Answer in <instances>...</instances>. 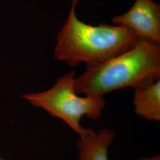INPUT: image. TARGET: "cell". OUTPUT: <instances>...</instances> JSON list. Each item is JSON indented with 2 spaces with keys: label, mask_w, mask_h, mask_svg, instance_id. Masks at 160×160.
Here are the masks:
<instances>
[{
  "label": "cell",
  "mask_w": 160,
  "mask_h": 160,
  "mask_svg": "<svg viewBox=\"0 0 160 160\" xmlns=\"http://www.w3.org/2000/svg\"><path fill=\"white\" fill-rule=\"evenodd\" d=\"M76 77V72L72 70L58 78L50 89L26 94L23 97L32 105L63 120L81 137L87 129L80 125L82 118L98 119L103 114L106 101L104 97L80 96L75 90Z\"/></svg>",
  "instance_id": "3"
},
{
  "label": "cell",
  "mask_w": 160,
  "mask_h": 160,
  "mask_svg": "<svg viewBox=\"0 0 160 160\" xmlns=\"http://www.w3.org/2000/svg\"><path fill=\"white\" fill-rule=\"evenodd\" d=\"M78 0H72L68 17L58 32L53 51L58 61L75 67L88 65L113 57L135 45L140 39L130 29L105 23L92 25L76 14Z\"/></svg>",
  "instance_id": "2"
},
{
  "label": "cell",
  "mask_w": 160,
  "mask_h": 160,
  "mask_svg": "<svg viewBox=\"0 0 160 160\" xmlns=\"http://www.w3.org/2000/svg\"><path fill=\"white\" fill-rule=\"evenodd\" d=\"M160 160V155H154L152 157H145V158H142L140 159H138V160Z\"/></svg>",
  "instance_id": "7"
},
{
  "label": "cell",
  "mask_w": 160,
  "mask_h": 160,
  "mask_svg": "<svg viewBox=\"0 0 160 160\" xmlns=\"http://www.w3.org/2000/svg\"><path fill=\"white\" fill-rule=\"evenodd\" d=\"M115 134L112 130L103 128L96 132L87 128L77 142L78 160H109V147Z\"/></svg>",
  "instance_id": "5"
},
{
  "label": "cell",
  "mask_w": 160,
  "mask_h": 160,
  "mask_svg": "<svg viewBox=\"0 0 160 160\" xmlns=\"http://www.w3.org/2000/svg\"><path fill=\"white\" fill-rule=\"evenodd\" d=\"M160 80V43L140 39L113 57L86 65L74 81L78 94L104 97L110 92L131 87L133 90Z\"/></svg>",
  "instance_id": "1"
},
{
  "label": "cell",
  "mask_w": 160,
  "mask_h": 160,
  "mask_svg": "<svg viewBox=\"0 0 160 160\" xmlns=\"http://www.w3.org/2000/svg\"><path fill=\"white\" fill-rule=\"evenodd\" d=\"M133 104L137 114L145 120H160V80L134 90Z\"/></svg>",
  "instance_id": "6"
},
{
  "label": "cell",
  "mask_w": 160,
  "mask_h": 160,
  "mask_svg": "<svg viewBox=\"0 0 160 160\" xmlns=\"http://www.w3.org/2000/svg\"><path fill=\"white\" fill-rule=\"evenodd\" d=\"M0 160H6L5 159H4V158H1V157H0Z\"/></svg>",
  "instance_id": "8"
},
{
  "label": "cell",
  "mask_w": 160,
  "mask_h": 160,
  "mask_svg": "<svg viewBox=\"0 0 160 160\" xmlns=\"http://www.w3.org/2000/svg\"><path fill=\"white\" fill-rule=\"evenodd\" d=\"M112 22L130 29L141 39L160 43V6L154 0H135L126 12Z\"/></svg>",
  "instance_id": "4"
}]
</instances>
